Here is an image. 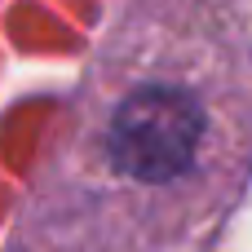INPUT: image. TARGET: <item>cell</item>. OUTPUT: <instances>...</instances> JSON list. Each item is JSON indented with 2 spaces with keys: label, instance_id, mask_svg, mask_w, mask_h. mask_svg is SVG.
Wrapping results in <instances>:
<instances>
[{
  "label": "cell",
  "instance_id": "cell-1",
  "mask_svg": "<svg viewBox=\"0 0 252 252\" xmlns=\"http://www.w3.org/2000/svg\"><path fill=\"white\" fill-rule=\"evenodd\" d=\"M199 137H204L199 102L182 89L151 84V89H137L133 97L120 102L111 133H106V151H111L115 168L128 177L168 182L190 168Z\"/></svg>",
  "mask_w": 252,
  "mask_h": 252
}]
</instances>
